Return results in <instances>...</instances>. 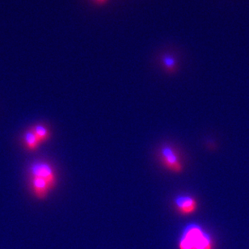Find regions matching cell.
<instances>
[{
  "label": "cell",
  "instance_id": "3957f363",
  "mask_svg": "<svg viewBox=\"0 0 249 249\" xmlns=\"http://www.w3.org/2000/svg\"><path fill=\"white\" fill-rule=\"evenodd\" d=\"M161 162L168 170L173 173H181L183 170L182 163L180 162L178 153L173 146H163L160 152Z\"/></svg>",
  "mask_w": 249,
  "mask_h": 249
},
{
  "label": "cell",
  "instance_id": "277c9868",
  "mask_svg": "<svg viewBox=\"0 0 249 249\" xmlns=\"http://www.w3.org/2000/svg\"><path fill=\"white\" fill-rule=\"evenodd\" d=\"M177 211L182 215H189L194 213L197 209V201L196 199L189 195H180L174 200Z\"/></svg>",
  "mask_w": 249,
  "mask_h": 249
},
{
  "label": "cell",
  "instance_id": "52a82bcc",
  "mask_svg": "<svg viewBox=\"0 0 249 249\" xmlns=\"http://www.w3.org/2000/svg\"><path fill=\"white\" fill-rule=\"evenodd\" d=\"M31 129L34 132L36 138L38 139L40 143L46 142L51 138V132L48 127L43 124H34L31 127Z\"/></svg>",
  "mask_w": 249,
  "mask_h": 249
},
{
  "label": "cell",
  "instance_id": "ba28073f",
  "mask_svg": "<svg viewBox=\"0 0 249 249\" xmlns=\"http://www.w3.org/2000/svg\"><path fill=\"white\" fill-rule=\"evenodd\" d=\"M161 62L163 63L164 69L168 72V73H174L177 70V62H176L175 58H173L171 54H164L161 58Z\"/></svg>",
  "mask_w": 249,
  "mask_h": 249
},
{
  "label": "cell",
  "instance_id": "6da1fadb",
  "mask_svg": "<svg viewBox=\"0 0 249 249\" xmlns=\"http://www.w3.org/2000/svg\"><path fill=\"white\" fill-rule=\"evenodd\" d=\"M179 249H213L214 243L211 235L196 223L187 225L180 235Z\"/></svg>",
  "mask_w": 249,
  "mask_h": 249
},
{
  "label": "cell",
  "instance_id": "7a4b0ae2",
  "mask_svg": "<svg viewBox=\"0 0 249 249\" xmlns=\"http://www.w3.org/2000/svg\"><path fill=\"white\" fill-rule=\"evenodd\" d=\"M29 176L38 178L46 180L51 185V189L55 188L57 184L55 171L51 163L44 160L35 161L29 168Z\"/></svg>",
  "mask_w": 249,
  "mask_h": 249
},
{
  "label": "cell",
  "instance_id": "9c48e42d",
  "mask_svg": "<svg viewBox=\"0 0 249 249\" xmlns=\"http://www.w3.org/2000/svg\"><path fill=\"white\" fill-rule=\"evenodd\" d=\"M97 3H100V4H102V3H105V2H107V0H95Z\"/></svg>",
  "mask_w": 249,
  "mask_h": 249
},
{
  "label": "cell",
  "instance_id": "8992f818",
  "mask_svg": "<svg viewBox=\"0 0 249 249\" xmlns=\"http://www.w3.org/2000/svg\"><path fill=\"white\" fill-rule=\"evenodd\" d=\"M24 143L25 147L29 151H36V149L38 148V146L41 145L31 128L26 130L24 134Z\"/></svg>",
  "mask_w": 249,
  "mask_h": 249
},
{
  "label": "cell",
  "instance_id": "5b68a950",
  "mask_svg": "<svg viewBox=\"0 0 249 249\" xmlns=\"http://www.w3.org/2000/svg\"><path fill=\"white\" fill-rule=\"evenodd\" d=\"M29 182L34 195L40 200L46 198L50 191L53 190L49 183L41 178L29 177Z\"/></svg>",
  "mask_w": 249,
  "mask_h": 249
}]
</instances>
